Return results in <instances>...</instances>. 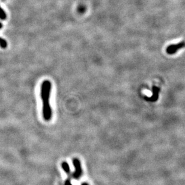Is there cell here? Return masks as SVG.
Segmentation results:
<instances>
[{"mask_svg":"<svg viewBox=\"0 0 185 185\" xmlns=\"http://www.w3.org/2000/svg\"><path fill=\"white\" fill-rule=\"evenodd\" d=\"M52 84L50 81L45 80L42 83L41 87V98L42 101L43 116L46 121H49L52 118V109L50 99Z\"/></svg>","mask_w":185,"mask_h":185,"instance_id":"6da1fadb","label":"cell"},{"mask_svg":"<svg viewBox=\"0 0 185 185\" xmlns=\"http://www.w3.org/2000/svg\"><path fill=\"white\" fill-rule=\"evenodd\" d=\"M73 164H74V165L75 167V171L73 174V177L75 179H78L81 177V176H82V174H83V170L81 168V162L78 159L75 158L73 160Z\"/></svg>","mask_w":185,"mask_h":185,"instance_id":"7a4b0ae2","label":"cell"},{"mask_svg":"<svg viewBox=\"0 0 185 185\" xmlns=\"http://www.w3.org/2000/svg\"><path fill=\"white\" fill-rule=\"evenodd\" d=\"M185 47V42H182L177 43V44H171L167 47V53L169 55H173V54L176 53L177 51L180 50L182 48Z\"/></svg>","mask_w":185,"mask_h":185,"instance_id":"3957f363","label":"cell"},{"mask_svg":"<svg viewBox=\"0 0 185 185\" xmlns=\"http://www.w3.org/2000/svg\"><path fill=\"white\" fill-rule=\"evenodd\" d=\"M61 167L62 168L64 169V171H65V173L67 174L68 176H70V169L69 167V165L68 164L67 162H63L61 164Z\"/></svg>","mask_w":185,"mask_h":185,"instance_id":"277c9868","label":"cell"},{"mask_svg":"<svg viewBox=\"0 0 185 185\" xmlns=\"http://www.w3.org/2000/svg\"><path fill=\"white\" fill-rule=\"evenodd\" d=\"M0 46L3 49H6L7 46V42L1 37H0Z\"/></svg>","mask_w":185,"mask_h":185,"instance_id":"5b68a950","label":"cell"},{"mask_svg":"<svg viewBox=\"0 0 185 185\" xmlns=\"http://www.w3.org/2000/svg\"><path fill=\"white\" fill-rule=\"evenodd\" d=\"M6 17H7V16H6V13L0 7V19L2 20H4L6 19Z\"/></svg>","mask_w":185,"mask_h":185,"instance_id":"8992f818","label":"cell"},{"mask_svg":"<svg viewBox=\"0 0 185 185\" xmlns=\"http://www.w3.org/2000/svg\"><path fill=\"white\" fill-rule=\"evenodd\" d=\"M145 95H146L147 97H150L152 96V93L150 92V91H147V90H145Z\"/></svg>","mask_w":185,"mask_h":185,"instance_id":"52a82bcc","label":"cell"},{"mask_svg":"<svg viewBox=\"0 0 185 185\" xmlns=\"http://www.w3.org/2000/svg\"><path fill=\"white\" fill-rule=\"evenodd\" d=\"M64 185H73L71 183V182L70 180V179H67V180L65 182Z\"/></svg>","mask_w":185,"mask_h":185,"instance_id":"ba28073f","label":"cell"},{"mask_svg":"<svg viewBox=\"0 0 185 185\" xmlns=\"http://www.w3.org/2000/svg\"><path fill=\"white\" fill-rule=\"evenodd\" d=\"M2 24L0 22V29L2 28Z\"/></svg>","mask_w":185,"mask_h":185,"instance_id":"9c48e42d","label":"cell"},{"mask_svg":"<svg viewBox=\"0 0 185 185\" xmlns=\"http://www.w3.org/2000/svg\"><path fill=\"white\" fill-rule=\"evenodd\" d=\"M81 185H88V184H87V183H83Z\"/></svg>","mask_w":185,"mask_h":185,"instance_id":"30bf717a","label":"cell"}]
</instances>
